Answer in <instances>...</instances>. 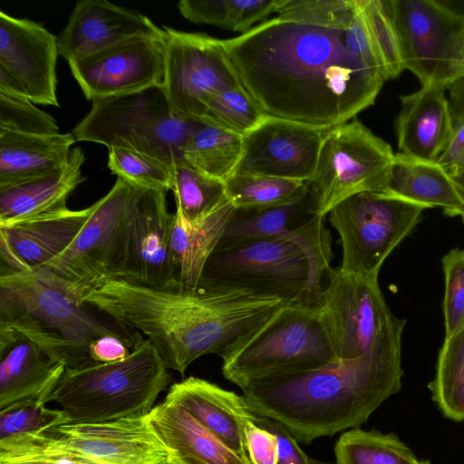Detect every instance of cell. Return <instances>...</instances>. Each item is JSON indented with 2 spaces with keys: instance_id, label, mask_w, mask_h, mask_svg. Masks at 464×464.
I'll return each instance as SVG.
<instances>
[{
  "instance_id": "obj_5",
  "label": "cell",
  "mask_w": 464,
  "mask_h": 464,
  "mask_svg": "<svg viewBox=\"0 0 464 464\" xmlns=\"http://www.w3.org/2000/svg\"><path fill=\"white\" fill-rule=\"evenodd\" d=\"M87 307L73 286L44 267L0 276V327L29 339L65 370L96 364L89 347L98 337L138 334L117 330Z\"/></svg>"
},
{
  "instance_id": "obj_36",
  "label": "cell",
  "mask_w": 464,
  "mask_h": 464,
  "mask_svg": "<svg viewBox=\"0 0 464 464\" xmlns=\"http://www.w3.org/2000/svg\"><path fill=\"white\" fill-rule=\"evenodd\" d=\"M171 190L176 210L191 223L207 218L229 201L223 180L200 172L185 161L173 166Z\"/></svg>"
},
{
  "instance_id": "obj_45",
  "label": "cell",
  "mask_w": 464,
  "mask_h": 464,
  "mask_svg": "<svg viewBox=\"0 0 464 464\" xmlns=\"http://www.w3.org/2000/svg\"><path fill=\"white\" fill-rule=\"evenodd\" d=\"M245 444L251 464H277L278 442L274 433L254 420L245 425Z\"/></svg>"
},
{
  "instance_id": "obj_23",
  "label": "cell",
  "mask_w": 464,
  "mask_h": 464,
  "mask_svg": "<svg viewBox=\"0 0 464 464\" xmlns=\"http://www.w3.org/2000/svg\"><path fill=\"white\" fill-rule=\"evenodd\" d=\"M165 398L185 408L231 450L248 459L244 430L255 414L248 410L243 395L190 376L172 384Z\"/></svg>"
},
{
  "instance_id": "obj_33",
  "label": "cell",
  "mask_w": 464,
  "mask_h": 464,
  "mask_svg": "<svg viewBox=\"0 0 464 464\" xmlns=\"http://www.w3.org/2000/svg\"><path fill=\"white\" fill-rule=\"evenodd\" d=\"M277 0H180L179 13L195 24L246 33L252 25L276 13Z\"/></svg>"
},
{
  "instance_id": "obj_4",
  "label": "cell",
  "mask_w": 464,
  "mask_h": 464,
  "mask_svg": "<svg viewBox=\"0 0 464 464\" xmlns=\"http://www.w3.org/2000/svg\"><path fill=\"white\" fill-rule=\"evenodd\" d=\"M324 218L313 216L285 237L215 248L198 287L321 304L334 257Z\"/></svg>"
},
{
  "instance_id": "obj_34",
  "label": "cell",
  "mask_w": 464,
  "mask_h": 464,
  "mask_svg": "<svg viewBox=\"0 0 464 464\" xmlns=\"http://www.w3.org/2000/svg\"><path fill=\"white\" fill-rule=\"evenodd\" d=\"M429 389L446 418L455 421L464 420V324L445 337Z\"/></svg>"
},
{
  "instance_id": "obj_44",
  "label": "cell",
  "mask_w": 464,
  "mask_h": 464,
  "mask_svg": "<svg viewBox=\"0 0 464 464\" xmlns=\"http://www.w3.org/2000/svg\"><path fill=\"white\" fill-rule=\"evenodd\" d=\"M450 136L437 162L451 177L464 160V79L456 78L447 87Z\"/></svg>"
},
{
  "instance_id": "obj_2",
  "label": "cell",
  "mask_w": 464,
  "mask_h": 464,
  "mask_svg": "<svg viewBox=\"0 0 464 464\" xmlns=\"http://www.w3.org/2000/svg\"><path fill=\"white\" fill-rule=\"evenodd\" d=\"M80 294L121 328L145 335L168 369L181 374L203 355L225 359L287 304L246 291L150 288L111 277L86 285Z\"/></svg>"
},
{
  "instance_id": "obj_22",
  "label": "cell",
  "mask_w": 464,
  "mask_h": 464,
  "mask_svg": "<svg viewBox=\"0 0 464 464\" xmlns=\"http://www.w3.org/2000/svg\"><path fill=\"white\" fill-rule=\"evenodd\" d=\"M448 84L430 83L400 97L401 106L395 120L400 153L437 161L450 136Z\"/></svg>"
},
{
  "instance_id": "obj_29",
  "label": "cell",
  "mask_w": 464,
  "mask_h": 464,
  "mask_svg": "<svg viewBox=\"0 0 464 464\" xmlns=\"http://www.w3.org/2000/svg\"><path fill=\"white\" fill-rule=\"evenodd\" d=\"M387 193L425 206L439 207L450 217L464 214V201L451 177L437 162L396 153Z\"/></svg>"
},
{
  "instance_id": "obj_38",
  "label": "cell",
  "mask_w": 464,
  "mask_h": 464,
  "mask_svg": "<svg viewBox=\"0 0 464 464\" xmlns=\"http://www.w3.org/2000/svg\"><path fill=\"white\" fill-rule=\"evenodd\" d=\"M357 3L388 81L396 79L405 69L388 0H357Z\"/></svg>"
},
{
  "instance_id": "obj_40",
  "label": "cell",
  "mask_w": 464,
  "mask_h": 464,
  "mask_svg": "<svg viewBox=\"0 0 464 464\" xmlns=\"http://www.w3.org/2000/svg\"><path fill=\"white\" fill-rule=\"evenodd\" d=\"M284 20L327 28H347L358 13L357 0H277Z\"/></svg>"
},
{
  "instance_id": "obj_41",
  "label": "cell",
  "mask_w": 464,
  "mask_h": 464,
  "mask_svg": "<svg viewBox=\"0 0 464 464\" xmlns=\"http://www.w3.org/2000/svg\"><path fill=\"white\" fill-rule=\"evenodd\" d=\"M0 130L35 135L59 133V126L49 113L22 96L0 92Z\"/></svg>"
},
{
  "instance_id": "obj_51",
  "label": "cell",
  "mask_w": 464,
  "mask_h": 464,
  "mask_svg": "<svg viewBox=\"0 0 464 464\" xmlns=\"http://www.w3.org/2000/svg\"><path fill=\"white\" fill-rule=\"evenodd\" d=\"M12 464H42L37 462H20V463H12Z\"/></svg>"
},
{
  "instance_id": "obj_47",
  "label": "cell",
  "mask_w": 464,
  "mask_h": 464,
  "mask_svg": "<svg viewBox=\"0 0 464 464\" xmlns=\"http://www.w3.org/2000/svg\"><path fill=\"white\" fill-rule=\"evenodd\" d=\"M136 336L104 335L98 337L90 344V356L96 364L123 360L131 353L136 344L142 340L136 341Z\"/></svg>"
},
{
  "instance_id": "obj_15",
  "label": "cell",
  "mask_w": 464,
  "mask_h": 464,
  "mask_svg": "<svg viewBox=\"0 0 464 464\" xmlns=\"http://www.w3.org/2000/svg\"><path fill=\"white\" fill-rule=\"evenodd\" d=\"M57 36L44 25L0 12V92L59 106Z\"/></svg>"
},
{
  "instance_id": "obj_48",
  "label": "cell",
  "mask_w": 464,
  "mask_h": 464,
  "mask_svg": "<svg viewBox=\"0 0 464 464\" xmlns=\"http://www.w3.org/2000/svg\"><path fill=\"white\" fill-rule=\"evenodd\" d=\"M439 5L464 22V1L462 0H436Z\"/></svg>"
},
{
  "instance_id": "obj_28",
  "label": "cell",
  "mask_w": 464,
  "mask_h": 464,
  "mask_svg": "<svg viewBox=\"0 0 464 464\" xmlns=\"http://www.w3.org/2000/svg\"><path fill=\"white\" fill-rule=\"evenodd\" d=\"M233 209L228 201L207 218L193 223L176 210L170 237L176 288L185 291L198 289L204 266L216 248Z\"/></svg>"
},
{
  "instance_id": "obj_42",
  "label": "cell",
  "mask_w": 464,
  "mask_h": 464,
  "mask_svg": "<svg viewBox=\"0 0 464 464\" xmlns=\"http://www.w3.org/2000/svg\"><path fill=\"white\" fill-rule=\"evenodd\" d=\"M67 423L69 417L62 409H51L38 402L17 404L0 411V440Z\"/></svg>"
},
{
  "instance_id": "obj_39",
  "label": "cell",
  "mask_w": 464,
  "mask_h": 464,
  "mask_svg": "<svg viewBox=\"0 0 464 464\" xmlns=\"http://www.w3.org/2000/svg\"><path fill=\"white\" fill-rule=\"evenodd\" d=\"M108 168L117 177L142 188L172 189L173 168L150 155L125 148L109 149Z\"/></svg>"
},
{
  "instance_id": "obj_27",
  "label": "cell",
  "mask_w": 464,
  "mask_h": 464,
  "mask_svg": "<svg viewBox=\"0 0 464 464\" xmlns=\"http://www.w3.org/2000/svg\"><path fill=\"white\" fill-rule=\"evenodd\" d=\"M75 141L72 133L35 135L0 130V187L63 167Z\"/></svg>"
},
{
  "instance_id": "obj_21",
  "label": "cell",
  "mask_w": 464,
  "mask_h": 464,
  "mask_svg": "<svg viewBox=\"0 0 464 464\" xmlns=\"http://www.w3.org/2000/svg\"><path fill=\"white\" fill-rule=\"evenodd\" d=\"M64 371L32 341L0 327V411L27 402L46 405Z\"/></svg>"
},
{
  "instance_id": "obj_31",
  "label": "cell",
  "mask_w": 464,
  "mask_h": 464,
  "mask_svg": "<svg viewBox=\"0 0 464 464\" xmlns=\"http://www.w3.org/2000/svg\"><path fill=\"white\" fill-rule=\"evenodd\" d=\"M242 151L243 136L199 121L183 148L182 156L197 170L225 181L234 173Z\"/></svg>"
},
{
  "instance_id": "obj_24",
  "label": "cell",
  "mask_w": 464,
  "mask_h": 464,
  "mask_svg": "<svg viewBox=\"0 0 464 464\" xmlns=\"http://www.w3.org/2000/svg\"><path fill=\"white\" fill-rule=\"evenodd\" d=\"M146 417L172 464H251L172 401L165 398Z\"/></svg>"
},
{
  "instance_id": "obj_19",
  "label": "cell",
  "mask_w": 464,
  "mask_h": 464,
  "mask_svg": "<svg viewBox=\"0 0 464 464\" xmlns=\"http://www.w3.org/2000/svg\"><path fill=\"white\" fill-rule=\"evenodd\" d=\"M166 190L135 185L128 251L119 279L150 287L176 288L170 250L175 213Z\"/></svg>"
},
{
  "instance_id": "obj_46",
  "label": "cell",
  "mask_w": 464,
  "mask_h": 464,
  "mask_svg": "<svg viewBox=\"0 0 464 464\" xmlns=\"http://www.w3.org/2000/svg\"><path fill=\"white\" fill-rule=\"evenodd\" d=\"M254 421L272 433L278 442V463L277 464H336L322 462L310 458L299 447L298 441L284 428L274 420L255 415Z\"/></svg>"
},
{
  "instance_id": "obj_25",
  "label": "cell",
  "mask_w": 464,
  "mask_h": 464,
  "mask_svg": "<svg viewBox=\"0 0 464 464\" xmlns=\"http://www.w3.org/2000/svg\"><path fill=\"white\" fill-rule=\"evenodd\" d=\"M85 160L80 147L72 148L65 165L44 175L0 187V227L66 208L70 194L84 180Z\"/></svg>"
},
{
  "instance_id": "obj_11",
  "label": "cell",
  "mask_w": 464,
  "mask_h": 464,
  "mask_svg": "<svg viewBox=\"0 0 464 464\" xmlns=\"http://www.w3.org/2000/svg\"><path fill=\"white\" fill-rule=\"evenodd\" d=\"M135 185L117 177L72 244L43 267L79 293L100 278H119L125 263Z\"/></svg>"
},
{
  "instance_id": "obj_18",
  "label": "cell",
  "mask_w": 464,
  "mask_h": 464,
  "mask_svg": "<svg viewBox=\"0 0 464 464\" xmlns=\"http://www.w3.org/2000/svg\"><path fill=\"white\" fill-rule=\"evenodd\" d=\"M330 130L268 115L243 136V151L234 173L307 182Z\"/></svg>"
},
{
  "instance_id": "obj_16",
  "label": "cell",
  "mask_w": 464,
  "mask_h": 464,
  "mask_svg": "<svg viewBox=\"0 0 464 464\" xmlns=\"http://www.w3.org/2000/svg\"><path fill=\"white\" fill-rule=\"evenodd\" d=\"M164 35L136 36L68 62L88 100L121 95L164 79Z\"/></svg>"
},
{
  "instance_id": "obj_9",
  "label": "cell",
  "mask_w": 464,
  "mask_h": 464,
  "mask_svg": "<svg viewBox=\"0 0 464 464\" xmlns=\"http://www.w3.org/2000/svg\"><path fill=\"white\" fill-rule=\"evenodd\" d=\"M394 156L390 144L356 118L331 128L306 182L309 213L325 217L354 194L385 192Z\"/></svg>"
},
{
  "instance_id": "obj_30",
  "label": "cell",
  "mask_w": 464,
  "mask_h": 464,
  "mask_svg": "<svg viewBox=\"0 0 464 464\" xmlns=\"http://www.w3.org/2000/svg\"><path fill=\"white\" fill-rule=\"evenodd\" d=\"M309 208L308 188L301 198L286 204L249 210L234 208L216 248L288 236L297 226L313 217Z\"/></svg>"
},
{
  "instance_id": "obj_35",
  "label": "cell",
  "mask_w": 464,
  "mask_h": 464,
  "mask_svg": "<svg viewBox=\"0 0 464 464\" xmlns=\"http://www.w3.org/2000/svg\"><path fill=\"white\" fill-rule=\"evenodd\" d=\"M236 209H262L294 201L307 191L306 182L250 173H233L225 181Z\"/></svg>"
},
{
  "instance_id": "obj_3",
  "label": "cell",
  "mask_w": 464,
  "mask_h": 464,
  "mask_svg": "<svg viewBox=\"0 0 464 464\" xmlns=\"http://www.w3.org/2000/svg\"><path fill=\"white\" fill-rule=\"evenodd\" d=\"M402 332L398 329L357 359L238 387L253 414L276 420L298 442L358 428L401 390Z\"/></svg>"
},
{
  "instance_id": "obj_54",
  "label": "cell",
  "mask_w": 464,
  "mask_h": 464,
  "mask_svg": "<svg viewBox=\"0 0 464 464\" xmlns=\"http://www.w3.org/2000/svg\"><path fill=\"white\" fill-rule=\"evenodd\" d=\"M463 250H464V248H463Z\"/></svg>"
},
{
  "instance_id": "obj_10",
  "label": "cell",
  "mask_w": 464,
  "mask_h": 464,
  "mask_svg": "<svg viewBox=\"0 0 464 464\" xmlns=\"http://www.w3.org/2000/svg\"><path fill=\"white\" fill-rule=\"evenodd\" d=\"M425 206L387 192H361L328 213L342 246L340 269L348 274L378 276L392 250L411 232Z\"/></svg>"
},
{
  "instance_id": "obj_37",
  "label": "cell",
  "mask_w": 464,
  "mask_h": 464,
  "mask_svg": "<svg viewBox=\"0 0 464 464\" xmlns=\"http://www.w3.org/2000/svg\"><path fill=\"white\" fill-rule=\"evenodd\" d=\"M268 114L243 86L225 89L211 97L200 121L241 136L257 127Z\"/></svg>"
},
{
  "instance_id": "obj_26",
  "label": "cell",
  "mask_w": 464,
  "mask_h": 464,
  "mask_svg": "<svg viewBox=\"0 0 464 464\" xmlns=\"http://www.w3.org/2000/svg\"><path fill=\"white\" fill-rule=\"evenodd\" d=\"M93 206L72 210L63 208L0 227L3 237L31 268L43 267L74 240L92 215Z\"/></svg>"
},
{
  "instance_id": "obj_32",
  "label": "cell",
  "mask_w": 464,
  "mask_h": 464,
  "mask_svg": "<svg viewBox=\"0 0 464 464\" xmlns=\"http://www.w3.org/2000/svg\"><path fill=\"white\" fill-rule=\"evenodd\" d=\"M336 464H423L395 434L352 429L340 436Z\"/></svg>"
},
{
  "instance_id": "obj_13",
  "label": "cell",
  "mask_w": 464,
  "mask_h": 464,
  "mask_svg": "<svg viewBox=\"0 0 464 464\" xmlns=\"http://www.w3.org/2000/svg\"><path fill=\"white\" fill-rule=\"evenodd\" d=\"M321 307L337 361L364 355L405 325L390 311L378 276L348 274L339 266L328 274Z\"/></svg>"
},
{
  "instance_id": "obj_50",
  "label": "cell",
  "mask_w": 464,
  "mask_h": 464,
  "mask_svg": "<svg viewBox=\"0 0 464 464\" xmlns=\"http://www.w3.org/2000/svg\"><path fill=\"white\" fill-rule=\"evenodd\" d=\"M458 72H459V77H461L464 79V40H463L461 50H460Z\"/></svg>"
},
{
  "instance_id": "obj_20",
  "label": "cell",
  "mask_w": 464,
  "mask_h": 464,
  "mask_svg": "<svg viewBox=\"0 0 464 464\" xmlns=\"http://www.w3.org/2000/svg\"><path fill=\"white\" fill-rule=\"evenodd\" d=\"M163 35V29L138 11L106 0H79L57 36L58 52L70 62L132 37Z\"/></svg>"
},
{
  "instance_id": "obj_52",
  "label": "cell",
  "mask_w": 464,
  "mask_h": 464,
  "mask_svg": "<svg viewBox=\"0 0 464 464\" xmlns=\"http://www.w3.org/2000/svg\"><path fill=\"white\" fill-rule=\"evenodd\" d=\"M460 218H461V219H462V222L464 223V214H462V215L460 216Z\"/></svg>"
},
{
  "instance_id": "obj_7",
  "label": "cell",
  "mask_w": 464,
  "mask_h": 464,
  "mask_svg": "<svg viewBox=\"0 0 464 464\" xmlns=\"http://www.w3.org/2000/svg\"><path fill=\"white\" fill-rule=\"evenodd\" d=\"M321 304H287L223 359L224 377L245 382L315 370L336 362Z\"/></svg>"
},
{
  "instance_id": "obj_12",
  "label": "cell",
  "mask_w": 464,
  "mask_h": 464,
  "mask_svg": "<svg viewBox=\"0 0 464 464\" xmlns=\"http://www.w3.org/2000/svg\"><path fill=\"white\" fill-rule=\"evenodd\" d=\"M165 90L172 113L200 121L216 93L243 85L222 40L163 26Z\"/></svg>"
},
{
  "instance_id": "obj_17",
  "label": "cell",
  "mask_w": 464,
  "mask_h": 464,
  "mask_svg": "<svg viewBox=\"0 0 464 464\" xmlns=\"http://www.w3.org/2000/svg\"><path fill=\"white\" fill-rule=\"evenodd\" d=\"M54 447L93 464H172L147 417L67 423L44 430Z\"/></svg>"
},
{
  "instance_id": "obj_1",
  "label": "cell",
  "mask_w": 464,
  "mask_h": 464,
  "mask_svg": "<svg viewBox=\"0 0 464 464\" xmlns=\"http://www.w3.org/2000/svg\"><path fill=\"white\" fill-rule=\"evenodd\" d=\"M347 28L277 16L222 41L243 86L268 115L333 128L373 105L386 82L349 47Z\"/></svg>"
},
{
  "instance_id": "obj_43",
  "label": "cell",
  "mask_w": 464,
  "mask_h": 464,
  "mask_svg": "<svg viewBox=\"0 0 464 464\" xmlns=\"http://www.w3.org/2000/svg\"><path fill=\"white\" fill-rule=\"evenodd\" d=\"M445 277L443 314L445 337L464 324V250L453 248L442 257Z\"/></svg>"
},
{
  "instance_id": "obj_8",
  "label": "cell",
  "mask_w": 464,
  "mask_h": 464,
  "mask_svg": "<svg viewBox=\"0 0 464 464\" xmlns=\"http://www.w3.org/2000/svg\"><path fill=\"white\" fill-rule=\"evenodd\" d=\"M198 121L175 116L163 86L156 85L93 100L72 133L76 140L133 150L173 168L184 161L183 148Z\"/></svg>"
},
{
  "instance_id": "obj_53",
  "label": "cell",
  "mask_w": 464,
  "mask_h": 464,
  "mask_svg": "<svg viewBox=\"0 0 464 464\" xmlns=\"http://www.w3.org/2000/svg\"><path fill=\"white\" fill-rule=\"evenodd\" d=\"M423 464H430L429 461H424Z\"/></svg>"
},
{
  "instance_id": "obj_49",
  "label": "cell",
  "mask_w": 464,
  "mask_h": 464,
  "mask_svg": "<svg viewBox=\"0 0 464 464\" xmlns=\"http://www.w3.org/2000/svg\"><path fill=\"white\" fill-rule=\"evenodd\" d=\"M451 179L464 201V160L457 171L451 176Z\"/></svg>"
},
{
  "instance_id": "obj_14",
  "label": "cell",
  "mask_w": 464,
  "mask_h": 464,
  "mask_svg": "<svg viewBox=\"0 0 464 464\" xmlns=\"http://www.w3.org/2000/svg\"><path fill=\"white\" fill-rule=\"evenodd\" d=\"M405 70L422 85L459 77L464 22L436 0H388Z\"/></svg>"
},
{
  "instance_id": "obj_6",
  "label": "cell",
  "mask_w": 464,
  "mask_h": 464,
  "mask_svg": "<svg viewBox=\"0 0 464 464\" xmlns=\"http://www.w3.org/2000/svg\"><path fill=\"white\" fill-rule=\"evenodd\" d=\"M148 339L123 360L65 370L45 403L58 404L70 423H102L144 417L171 381Z\"/></svg>"
}]
</instances>
